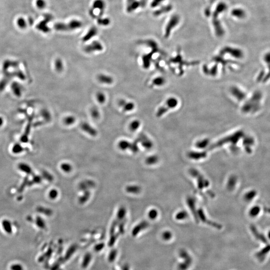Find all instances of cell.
Listing matches in <instances>:
<instances>
[{
	"mask_svg": "<svg viewBox=\"0 0 270 270\" xmlns=\"http://www.w3.org/2000/svg\"><path fill=\"white\" fill-rule=\"evenodd\" d=\"M228 9V6L225 2H218L213 4L206 8V14L207 17L210 18V23L212 31L217 37H222L225 33V29L222 24V16Z\"/></svg>",
	"mask_w": 270,
	"mask_h": 270,
	"instance_id": "6da1fadb",
	"label": "cell"
},
{
	"mask_svg": "<svg viewBox=\"0 0 270 270\" xmlns=\"http://www.w3.org/2000/svg\"><path fill=\"white\" fill-rule=\"evenodd\" d=\"M150 6L154 9L153 15L156 17L168 13L173 9V6L169 0H151Z\"/></svg>",
	"mask_w": 270,
	"mask_h": 270,
	"instance_id": "7a4b0ae2",
	"label": "cell"
},
{
	"mask_svg": "<svg viewBox=\"0 0 270 270\" xmlns=\"http://www.w3.org/2000/svg\"><path fill=\"white\" fill-rule=\"evenodd\" d=\"M181 17L178 14H173L169 17L164 26V37L168 38L171 34L181 23Z\"/></svg>",
	"mask_w": 270,
	"mask_h": 270,
	"instance_id": "3957f363",
	"label": "cell"
},
{
	"mask_svg": "<svg viewBox=\"0 0 270 270\" xmlns=\"http://www.w3.org/2000/svg\"><path fill=\"white\" fill-rule=\"evenodd\" d=\"M145 5L144 0H127L126 11L127 13H131L140 8L144 7Z\"/></svg>",
	"mask_w": 270,
	"mask_h": 270,
	"instance_id": "277c9868",
	"label": "cell"
},
{
	"mask_svg": "<svg viewBox=\"0 0 270 270\" xmlns=\"http://www.w3.org/2000/svg\"><path fill=\"white\" fill-rule=\"evenodd\" d=\"M53 19V16L50 14H46L44 15V19L42 21L40 22L37 25V29L40 31H42L43 33H47L50 32V29L48 26L47 24L52 21Z\"/></svg>",
	"mask_w": 270,
	"mask_h": 270,
	"instance_id": "5b68a950",
	"label": "cell"
},
{
	"mask_svg": "<svg viewBox=\"0 0 270 270\" xmlns=\"http://www.w3.org/2000/svg\"><path fill=\"white\" fill-rule=\"evenodd\" d=\"M103 46L102 44L98 41H93L89 45L84 47V51L87 53L90 54L94 52L102 51Z\"/></svg>",
	"mask_w": 270,
	"mask_h": 270,
	"instance_id": "8992f818",
	"label": "cell"
},
{
	"mask_svg": "<svg viewBox=\"0 0 270 270\" xmlns=\"http://www.w3.org/2000/svg\"><path fill=\"white\" fill-rule=\"evenodd\" d=\"M105 7L106 4L104 0H95L93 3L91 9L94 10H99V17L98 18H99L100 17H102V16L104 15L105 12Z\"/></svg>",
	"mask_w": 270,
	"mask_h": 270,
	"instance_id": "52a82bcc",
	"label": "cell"
},
{
	"mask_svg": "<svg viewBox=\"0 0 270 270\" xmlns=\"http://www.w3.org/2000/svg\"><path fill=\"white\" fill-rule=\"evenodd\" d=\"M81 128L84 132L93 137H95L98 134L97 130L86 122L82 123L81 124Z\"/></svg>",
	"mask_w": 270,
	"mask_h": 270,
	"instance_id": "ba28073f",
	"label": "cell"
},
{
	"mask_svg": "<svg viewBox=\"0 0 270 270\" xmlns=\"http://www.w3.org/2000/svg\"><path fill=\"white\" fill-rule=\"evenodd\" d=\"M98 30L95 27H92L88 30L87 33L82 38V41L84 42H87L96 36L98 34Z\"/></svg>",
	"mask_w": 270,
	"mask_h": 270,
	"instance_id": "9c48e42d",
	"label": "cell"
},
{
	"mask_svg": "<svg viewBox=\"0 0 270 270\" xmlns=\"http://www.w3.org/2000/svg\"><path fill=\"white\" fill-rule=\"evenodd\" d=\"M97 79L100 83L108 85L111 84L114 81L113 78L111 76L104 74H99L97 77Z\"/></svg>",
	"mask_w": 270,
	"mask_h": 270,
	"instance_id": "30bf717a",
	"label": "cell"
},
{
	"mask_svg": "<svg viewBox=\"0 0 270 270\" xmlns=\"http://www.w3.org/2000/svg\"><path fill=\"white\" fill-rule=\"evenodd\" d=\"M69 31H74L80 29L82 27L83 23L78 20H72L67 23Z\"/></svg>",
	"mask_w": 270,
	"mask_h": 270,
	"instance_id": "8fae6325",
	"label": "cell"
},
{
	"mask_svg": "<svg viewBox=\"0 0 270 270\" xmlns=\"http://www.w3.org/2000/svg\"><path fill=\"white\" fill-rule=\"evenodd\" d=\"M54 28L57 31H60V32L69 31L67 24L63 23L61 22L55 23V25L54 26Z\"/></svg>",
	"mask_w": 270,
	"mask_h": 270,
	"instance_id": "7c38bea8",
	"label": "cell"
},
{
	"mask_svg": "<svg viewBox=\"0 0 270 270\" xmlns=\"http://www.w3.org/2000/svg\"><path fill=\"white\" fill-rule=\"evenodd\" d=\"M2 227L5 232L8 234H11L12 232V224L9 220H4L2 222Z\"/></svg>",
	"mask_w": 270,
	"mask_h": 270,
	"instance_id": "4fadbf2b",
	"label": "cell"
},
{
	"mask_svg": "<svg viewBox=\"0 0 270 270\" xmlns=\"http://www.w3.org/2000/svg\"><path fill=\"white\" fill-rule=\"evenodd\" d=\"M18 168L21 171L25 173L30 174L32 172V169L27 164L21 163L19 165Z\"/></svg>",
	"mask_w": 270,
	"mask_h": 270,
	"instance_id": "5bb4252c",
	"label": "cell"
},
{
	"mask_svg": "<svg viewBox=\"0 0 270 270\" xmlns=\"http://www.w3.org/2000/svg\"><path fill=\"white\" fill-rule=\"evenodd\" d=\"M231 15L233 17L241 18L242 17H244V12L241 9H234L233 10H232Z\"/></svg>",
	"mask_w": 270,
	"mask_h": 270,
	"instance_id": "9a60e30c",
	"label": "cell"
},
{
	"mask_svg": "<svg viewBox=\"0 0 270 270\" xmlns=\"http://www.w3.org/2000/svg\"><path fill=\"white\" fill-rule=\"evenodd\" d=\"M55 67L57 72H62L63 70V63L61 59H57L55 61Z\"/></svg>",
	"mask_w": 270,
	"mask_h": 270,
	"instance_id": "2e32d148",
	"label": "cell"
},
{
	"mask_svg": "<svg viewBox=\"0 0 270 270\" xmlns=\"http://www.w3.org/2000/svg\"><path fill=\"white\" fill-rule=\"evenodd\" d=\"M97 23L99 25L102 26H108L110 24V19L105 18H102V17H100L97 19Z\"/></svg>",
	"mask_w": 270,
	"mask_h": 270,
	"instance_id": "e0dca14e",
	"label": "cell"
},
{
	"mask_svg": "<svg viewBox=\"0 0 270 270\" xmlns=\"http://www.w3.org/2000/svg\"><path fill=\"white\" fill-rule=\"evenodd\" d=\"M130 144L131 143L126 140H122L119 142L118 147L121 150H127L130 148Z\"/></svg>",
	"mask_w": 270,
	"mask_h": 270,
	"instance_id": "ac0fdd59",
	"label": "cell"
},
{
	"mask_svg": "<svg viewBox=\"0 0 270 270\" xmlns=\"http://www.w3.org/2000/svg\"><path fill=\"white\" fill-rule=\"evenodd\" d=\"M76 122V118L73 116H69L65 117L64 120V122L65 125L70 126Z\"/></svg>",
	"mask_w": 270,
	"mask_h": 270,
	"instance_id": "d6986e66",
	"label": "cell"
},
{
	"mask_svg": "<svg viewBox=\"0 0 270 270\" xmlns=\"http://www.w3.org/2000/svg\"><path fill=\"white\" fill-rule=\"evenodd\" d=\"M122 108L125 112H129L133 110L135 108V105L133 102H127Z\"/></svg>",
	"mask_w": 270,
	"mask_h": 270,
	"instance_id": "ffe728a7",
	"label": "cell"
},
{
	"mask_svg": "<svg viewBox=\"0 0 270 270\" xmlns=\"http://www.w3.org/2000/svg\"><path fill=\"white\" fill-rule=\"evenodd\" d=\"M140 126V122L138 120H134L130 123L129 125V128L131 131H135L139 128Z\"/></svg>",
	"mask_w": 270,
	"mask_h": 270,
	"instance_id": "44dd1931",
	"label": "cell"
},
{
	"mask_svg": "<svg viewBox=\"0 0 270 270\" xmlns=\"http://www.w3.org/2000/svg\"><path fill=\"white\" fill-rule=\"evenodd\" d=\"M96 98H97L98 102L100 104L104 103L106 100V96L104 93L102 92H99L98 93H97Z\"/></svg>",
	"mask_w": 270,
	"mask_h": 270,
	"instance_id": "7402d4cb",
	"label": "cell"
},
{
	"mask_svg": "<svg viewBox=\"0 0 270 270\" xmlns=\"http://www.w3.org/2000/svg\"><path fill=\"white\" fill-rule=\"evenodd\" d=\"M126 214V211L125 210L124 208H121L118 211V214H117V219L120 221L122 220L125 218V215Z\"/></svg>",
	"mask_w": 270,
	"mask_h": 270,
	"instance_id": "603a6c76",
	"label": "cell"
},
{
	"mask_svg": "<svg viewBox=\"0 0 270 270\" xmlns=\"http://www.w3.org/2000/svg\"><path fill=\"white\" fill-rule=\"evenodd\" d=\"M126 191L129 193H137L138 192H139L140 189L138 187L136 186H130L127 187Z\"/></svg>",
	"mask_w": 270,
	"mask_h": 270,
	"instance_id": "cb8c5ba5",
	"label": "cell"
},
{
	"mask_svg": "<svg viewBox=\"0 0 270 270\" xmlns=\"http://www.w3.org/2000/svg\"><path fill=\"white\" fill-rule=\"evenodd\" d=\"M91 115L94 119H97L100 117V112L97 108H93L91 110Z\"/></svg>",
	"mask_w": 270,
	"mask_h": 270,
	"instance_id": "d4e9b609",
	"label": "cell"
},
{
	"mask_svg": "<svg viewBox=\"0 0 270 270\" xmlns=\"http://www.w3.org/2000/svg\"><path fill=\"white\" fill-rule=\"evenodd\" d=\"M36 224L39 227H40L41 229H44L46 227V224L43 219H42L41 218L38 217L36 219Z\"/></svg>",
	"mask_w": 270,
	"mask_h": 270,
	"instance_id": "484cf974",
	"label": "cell"
},
{
	"mask_svg": "<svg viewBox=\"0 0 270 270\" xmlns=\"http://www.w3.org/2000/svg\"><path fill=\"white\" fill-rule=\"evenodd\" d=\"M61 167L62 170L66 173L70 172L72 170V167L69 164H62V165L61 166Z\"/></svg>",
	"mask_w": 270,
	"mask_h": 270,
	"instance_id": "4316f807",
	"label": "cell"
},
{
	"mask_svg": "<svg viewBox=\"0 0 270 270\" xmlns=\"http://www.w3.org/2000/svg\"><path fill=\"white\" fill-rule=\"evenodd\" d=\"M17 24H18L19 27L22 29L25 28L26 27V26H27L26 22L25 20H24L23 18H19L18 19Z\"/></svg>",
	"mask_w": 270,
	"mask_h": 270,
	"instance_id": "83f0119b",
	"label": "cell"
},
{
	"mask_svg": "<svg viewBox=\"0 0 270 270\" xmlns=\"http://www.w3.org/2000/svg\"><path fill=\"white\" fill-rule=\"evenodd\" d=\"M36 5L39 9H43L46 6V2L45 0H37Z\"/></svg>",
	"mask_w": 270,
	"mask_h": 270,
	"instance_id": "f1b7e54d",
	"label": "cell"
},
{
	"mask_svg": "<svg viewBox=\"0 0 270 270\" xmlns=\"http://www.w3.org/2000/svg\"><path fill=\"white\" fill-rule=\"evenodd\" d=\"M58 191H57V190H55V189L51 190L49 194V197H50V198L52 199H54L56 198L57 196H58Z\"/></svg>",
	"mask_w": 270,
	"mask_h": 270,
	"instance_id": "f546056e",
	"label": "cell"
},
{
	"mask_svg": "<svg viewBox=\"0 0 270 270\" xmlns=\"http://www.w3.org/2000/svg\"><path fill=\"white\" fill-rule=\"evenodd\" d=\"M22 151V148L20 146L16 145V146H15V147H14L13 152L14 153H20Z\"/></svg>",
	"mask_w": 270,
	"mask_h": 270,
	"instance_id": "4dcf8cb0",
	"label": "cell"
},
{
	"mask_svg": "<svg viewBox=\"0 0 270 270\" xmlns=\"http://www.w3.org/2000/svg\"><path fill=\"white\" fill-rule=\"evenodd\" d=\"M129 149H130L132 151H133V152H135L136 151H137V149H138L137 144L135 143L130 144V146Z\"/></svg>",
	"mask_w": 270,
	"mask_h": 270,
	"instance_id": "1f68e13d",
	"label": "cell"
},
{
	"mask_svg": "<svg viewBox=\"0 0 270 270\" xmlns=\"http://www.w3.org/2000/svg\"><path fill=\"white\" fill-rule=\"evenodd\" d=\"M127 102V101L125 99H121L119 100L118 102V105L121 107H123L124 105H125V103Z\"/></svg>",
	"mask_w": 270,
	"mask_h": 270,
	"instance_id": "d6a6232c",
	"label": "cell"
},
{
	"mask_svg": "<svg viewBox=\"0 0 270 270\" xmlns=\"http://www.w3.org/2000/svg\"><path fill=\"white\" fill-rule=\"evenodd\" d=\"M12 269L13 270H22V268L20 265H15L12 266Z\"/></svg>",
	"mask_w": 270,
	"mask_h": 270,
	"instance_id": "836d02e7",
	"label": "cell"
},
{
	"mask_svg": "<svg viewBox=\"0 0 270 270\" xmlns=\"http://www.w3.org/2000/svg\"><path fill=\"white\" fill-rule=\"evenodd\" d=\"M209 2H210V4H209L207 7H209L211 5H212L215 2V0H209Z\"/></svg>",
	"mask_w": 270,
	"mask_h": 270,
	"instance_id": "e575fe53",
	"label": "cell"
},
{
	"mask_svg": "<svg viewBox=\"0 0 270 270\" xmlns=\"http://www.w3.org/2000/svg\"><path fill=\"white\" fill-rule=\"evenodd\" d=\"M34 21L33 20V19L30 18V20H29V23H30V25H33V23Z\"/></svg>",
	"mask_w": 270,
	"mask_h": 270,
	"instance_id": "d590c367",
	"label": "cell"
}]
</instances>
